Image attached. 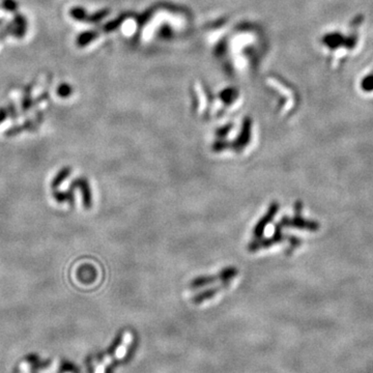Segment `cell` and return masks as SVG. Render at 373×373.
I'll return each instance as SVG.
<instances>
[{"mask_svg":"<svg viewBox=\"0 0 373 373\" xmlns=\"http://www.w3.org/2000/svg\"><path fill=\"white\" fill-rule=\"evenodd\" d=\"M238 274L237 269L235 268H228L222 271L221 273L218 274L217 276H208V277H199L195 279L194 281L191 283L192 288H199L202 286H206L208 284L215 283L216 281H219V280H222V281H229L230 279L235 278Z\"/></svg>","mask_w":373,"mask_h":373,"instance_id":"1","label":"cell"},{"mask_svg":"<svg viewBox=\"0 0 373 373\" xmlns=\"http://www.w3.org/2000/svg\"><path fill=\"white\" fill-rule=\"evenodd\" d=\"M229 284H230L229 281H225L223 284H221V285H219V286H217V287L211 288L210 290H207V291L201 292V293L197 294L196 297H194L193 302L196 303V304H199V303H202V302L206 301V300H210L211 298L214 297V295H216L218 292H219L221 289H223V288L225 289L226 287H228Z\"/></svg>","mask_w":373,"mask_h":373,"instance_id":"4","label":"cell"},{"mask_svg":"<svg viewBox=\"0 0 373 373\" xmlns=\"http://www.w3.org/2000/svg\"><path fill=\"white\" fill-rule=\"evenodd\" d=\"M71 172H72L71 167H64L62 169H60L57 172V174L54 176V178L52 179V182H51L52 190L57 189L58 186L70 176Z\"/></svg>","mask_w":373,"mask_h":373,"instance_id":"6","label":"cell"},{"mask_svg":"<svg viewBox=\"0 0 373 373\" xmlns=\"http://www.w3.org/2000/svg\"><path fill=\"white\" fill-rule=\"evenodd\" d=\"M69 189L75 191L76 189H80L82 195V202L86 210H89L92 207V193L89 186V182L85 177H78L69 185Z\"/></svg>","mask_w":373,"mask_h":373,"instance_id":"2","label":"cell"},{"mask_svg":"<svg viewBox=\"0 0 373 373\" xmlns=\"http://www.w3.org/2000/svg\"><path fill=\"white\" fill-rule=\"evenodd\" d=\"M53 197L57 202H59V204L68 202L70 206H73L75 202L74 191L70 189H68L67 191H58L57 189H55L53 190Z\"/></svg>","mask_w":373,"mask_h":373,"instance_id":"5","label":"cell"},{"mask_svg":"<svg viewBox=\"0 0 373 373\" xmlns=\"http://www.w3.org/2000/svg\"><path fill=\"white\" fill-rule=\"evenodd\" d=\"M277 212H278V205L273 204L271 206V208L269 209L268 214L264 215L263 218H261L260 221L257 223V225H256V227L254 229V236L256 238H259V237L262 236L264 228H266V226L273 220V218L275 217V215H276Z\"/></svg>","mask_w":373,"mask_h":373,"instance_id":"3","label":"cell"}]
</instances>
